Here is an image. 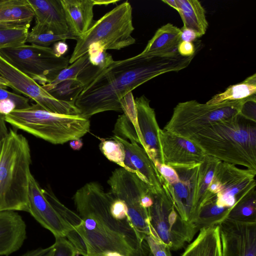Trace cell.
Here are the masks:
<instances>
[{
    "instance_id": "obj_8",
    "label": "cell",
    "mask_w": 256,
    "mask_h": 256,
    "mask_svg": "<svg viewBox=\"0 0 256 256\" xmlns=\"http://www.w3.org/2000/svg\"><path fill=\"white\" fill-rule=\"evenodd\" d=\"M0 56L42 86L53 80L69 64L68 57L58 56L52 48L34 44L1 49Z\"/></svg>"
},
{
    "instance_id": "obj_25",
    "label": "cell",
    "mask_w": 256,
    "mask_h": 256,
    "mask_svg": "<svg viewBox=\"0 0 256 256\" xmlns=\"http://www.w3.org/2000/svg\"><path fill=\"white\" fill-rule=\"evenodd\" d=\"M34 14L28 0H0V22L30 25Z\"/></svg>"
},
{
    "instance_id": "obj_57",
    "label": "cell",
    "mask_w": 256,
    "mask_h": 256,
    "mask_svg": "<svg viewBox=\"0 0 256 256\" xmlns=\"http://www.w3.org/2000/svg\"><path fill=\"white\" fill-rule=\"evenodd\" d=\"M144 256H154L150 251L149 249Z\"/></svg>"
},
{
    "instance_id": "obj_21",
    "label": "cell",
    "mask_w": 256,
    "mask_h": 256,
    "mask_svg": "<svg viewBox=\"0 0 256 256\" xmlns=\"http://www.w3.org/2000/svg\"><path fill=\"white\" fill-rule=\"evenodd\" d=\"M70 33L76 38L82 36L91 27L94 0H60Z\"/></svg>"
},
{
    "instance_id": "obj_22",
    "label": "cell",
    "mask_w": 256,
    "mask_h": 256,
    "mask_svg": "<svg viewBox=\"0 0 256 256\" xmlns=\"http://www.w3.org/2000/svg\"><path fill=\"white\" fill-rule=\"evenodd\" d=\"M180 35V28L168 23L156 32L140 53L160 55L178 53V46L181 42Z\"/></svg>"
},
{
    "instance_id": "obj_29",
    "label": "cell",
    "mask_w": 256,
    "mask_h": 256,
    "mask_svg": "<svg viewBox=\"0 0 256 256\" xmlns=\"http://www.w3.org/2000/svg\"><path fill=\"white\" fill-rule=\"evenodd\" d=\"M225 219L240 222H256V188L234 204Z\"/></svg>"
},
{
    "instance_id": "obj_39",
    "label": "cell",
    "mask_w": 256,
    "mask_h": 256,
    "mask_svg": "<svg viewBox=\"0 0 256 256\" xmlns=\"http://www.w3.org/2000/svg\"><path fill=\"white\" fill-rule=\"evenodd\" d=\"M144 241L154 256H172L170 250L159 239L152 235L146 236Z\"/></svg>"
},
{
    "instance_id": "obj_40",
    "label": "cell",
    "mask_w": 256,
    "mask_h": 256,
    "mask_svg": "<svg viewBox=\"0 0 256 256\" xmlns=\"http://www.w3.org/2000/svg\"><path fill=\"white\" fill-rule=\"evenodd\" d=\"M53 245L54 256H76L77 254L75 248L66 237H56Z\"/></svg>"
},
{
    "instance_id": "obj_58",
    "label": "cell",
    "mask_w": 256,
    "mask_h": 256,
    "mask_svg": "<svg viewBox=\"0 0 256 256\" xmlns=\"http://www.w3.org/2000/svg\"><path fill=\"white\" fill-rule=\"evenodd\" d=\"M2 142H2L0 143V154L1 150H2Z\"/></svg>"
},
{
    "instance_id": "obj_27",
    "label": "cell",
    "mask_w": 256,
    "mask_h": 256,
    "mask_svg": "<svg viewBox=\"0 0 256 256\" xmlns=\"http://www.w3.org/2000/svg\"><path fill=\"white\" fill-rule=\"evenodd\" d=\"M220 162L214 158L206 156L199 166L197 191L192 220L207 198L208 186L213 178L216 168Z\"/></svg>"
},
{
    "instance_id": "obj_53",
    "label": "cell",
    "mask_w": 256,
    "mask_h": 256,
    "mask_svg": "<svg viewBox=\"0 0 256 256\" xmlns=\"http://www.w3.org/2000/svg\"><path fill=\"white\" fill-rule=\"evenodd\" d=\"M30 26V25H24L16 23H10V22H0V28H8V27H14V26Z\"/></svg>"
},
{
    "instance_id": "obj_23",
    "label": "cell",
    "mask_w": 256,
    "mask_h": 256,
    "mask_svg": "<svg viewBox=\"0 0 256 256\" xmlns=\"http://www.w3.org/2000/svg\"><path fill=\"white\" fill-rule=\"evenodd\" d=\"M181 256H222L218 225L200 230L196 238Z\"/></svg>"
},
{
    "instance_id": "obj_15",
    "label": "cell",
    "mask_w": 256,
    "mask_h": 256,
    "mask_svg": "<svg viewBox=\"0 0 256 256\" xmlns=\"http://www.w3.org/2000/svg\"><path fill=\"white\" fill-rule=\"evenodd\" d=\"M200 164L174 168L178 182L172 185L163 184L164 192L180 216L186 222H191L193 218Z\"/></svg>"
},
{
    "instance_id": "obj_46",
    "label": "cell",
    "mask_w": 256,
    "mask_h": 256,
    "mask_svg": "<svg viewBox=\"0 0 256 256\" xmlns=\"http://www.w3.org/2000/svg\"><path fill=\"white\" fill-rule=\"evenodd\" d=\"M16 105L10 100H0V112L6 115L12 111L16 110Z\"/></svg>"
},
{
    "instance_id": "obj_55",
    "label": "cell",
    "mask_w": 256,
    "mask_h": 256,
    "mask_svg": "<svg viewBox=\"0 0 256 256\" xmlns=\"http://www.w3.org/2000/svg\"><path fill=\"white\" fill-rule=\"evenodd\" d=\"M8 87H9L8 83L4 78L0 76V88L6 89Z\"/></svg>"
},
{
    "instance_id": "obj_54",
    "label": "cell",
    "mask_w": 256,
    "mask_h": 256,
    "mask_svg": "<svg viewBox=\"0 0 256 256\" xmlns=\"http://www.w3.org/2000/svg\"><path fill=\"white\" fill-rule=\"evenodd\" d=\"M162 2L169 5L177 11L178 8L176 0H162Z\"/></svg>"
},
{
    "instance_id": "obj_28",
    "label": "cell",
    "mask_w": 256,
    "mask_h": 256,
    "mask_svg": "<svg viewBox=\"0 0 256 256\" xmlns=\"http://www.w3.org/2000/svg\"><path fill=\"white\" fill-rule=\"evenodd\" d=\"M256 92V74L248 77L243 82L229 86L225 91L213 96L206 104L214 105L226 101L244 99Z\"/></svg>"
},
{
    "instance_id": "obj_34",
    "label": "cell",
    "mask_w": 256,
    "mask_h": 256,
    "mask_svg": "<svg viewBox=\"0 0 256 256\" xmlns=\"http://www.w3.org/2000/svg\"><path fill=\"white\" fill-rule=\"evenodd\" d=\"M100 148L102 154L109 160L126 168L124 164L125 152L123 144L118 141L102 139Z\"/></svg>"
},
{
    "instance_id": "obj_20",
    "label": "cell",
    "mask_w": 256,
    "mask_h": 256,
    "mask_svg": "<svg viewBox=\"0 0 256 256\" xmlns=\"http://www.w3.org/2000/svg\"><path fill=\"white\" fill-rule=\"evenodd\" d=\"M26 224L15 211L0 212V256L18 250L26 238Z\"/></svg>"
},
{
    "instance_id": "obj_43",
    "label": "cell",
    "mask_w": 256,
    "mask_h": 256,
    "mask_svg": "<svg viewBox=\"0 0 256 256\" xmlns=\"http://www.w3.org/2000/svg\"><path fill=\"white\" fill-rule=\"evenodd\" d=\"M256 98L255 94L244 99L240 114L246 120L256 122Z\"/></svg>"
},
{
    "instance_id": "obj_30",
    "label": "cell",
    "mask_w": 256,
    "mask_h": 256,
    "mask_svg": "<svg viewBox=\"0 0 256 256\" xmlns=\"http://www.w3.org/2000/svg\"><path fill=\"white\" fill-rule=\"evenodd\" d=\"M82 89L83 84L78 78L76 80L62 81L47 92L59 100L74 104L78 96Z\"/></svg>"
},
{
    "instance_id": "obj_44",
    "label": "cell",
    "mask_w": 256,
    "mask_h": 256,
    "mask_svg": "<svg viewBox=\"0 0 256 256\" xmlns=\"http://www.w3.org/2000/svg\"><path fill=\"white\" fill-rule=\"evenodd\" d=\"M110 210L112 214L116 218L120 220H128L130 222L128 216L126 206L122 200L114 198L111 204Z\"/></svg>"
},
{
    "instance_id": "obj_19",
    "label": "cell",
    "mask_w": 256,
    "mask_h": 256,
    "mask_svg": "<svg viewBox=\"0 0 256 256\" xmlns=\"http://www.w3.org/2000/svg\"><path fill=\"white\" fill-rule=\"evenodd\" d=\"M150 102L144 95L136 98L138 124L146 146L145 151L153 162L158 160L162 163L158 133L160 128Z\"/></svg>"
},
{
    "instance_id": "obj_4",
    "label": "cell",
    "mask_w": 256,
    "mask_h": 256,
    "mask_svg": "<svg viewBox=\"0 0 256 256\" xmlns=\"http://www.w3.org/2000/svg\"><path fill=\"white\" fill-rule=\"evenodd\" d=\"M31 164L28 140L16 130L10 129L3 141L0 154V212H29Z\"/></svg>"
},
{
    "instance_id": "obj_42",
    "label": "cell",
    "mask_w": 256,
    "mask_h": 256,
    "mask_svg": "<svg viewBox=\"0 0 256 256\" xmlns=\"http://www.w3.org/2000/svg\"><path fill=\"white\" fill-rule=\"evenodd\" d=\"M0 100H10L16 105V110H23L30 106L29 99L0 88Z\"/></svg>"
},
{
    "instance_id": "obj_48",
    "label": "cell",
    "mask_w": 256,
    "mask_h": 256,
    "mask_svg": "<svg viewBox=\"0 0 256 256\" xmlns=\"http://www.w3.org/2000/svg\"><path fill=\"white\" fill-rule=\"evenodd\" d=\"M68 46L65 41H59L54 43L52 50L58 57L63 56L68 50Z\"/></svg>"
},
{
    "instance_id": "obj_14",
    "label": "cell",
    "mask_w": 256,
    "mask_h": 256,
    "mask_svg": "<svg viewBox=\"0 0 256 256\" xmlns=\"http://www.w3.org/2000/svg\"><path fill=\"white\" fill-rule=\"evenodd\" d=\"M218 225L222 256H256V222L224 219Z\"/></svg>"
},
{
    "instance_id": "obj_51",
    "label": "cell",
    "mask_w": 256,
    "mask_h": 256,
    "mask_svg": "<svg viewBox=\"0 0 256 256\" xmlns=\"http://www.w3.org/2000/svg\"><path fill=\"white\" fill-rule=\"evenodd\" d=\"M70 146L74 150H78L82 146V142L80 138L73 140L70 141Z\"/></svg>"
},
{
    "instance_id": "obj_47",
    "label": "cell",
    "mask_w": 256,
    "mask_h": 256,
    "mask_svg": "<svg viewBox=\"0 0 256 256\" xmlns=\"http://www.w3.org/2000/svg\"><path fill=\"white\" fill-rule=\"evenodd\" d=\"M181 35L180 40L188 42H192L196 38H198L197 34L193 30L182 27L180 29Z\"/></svg>"
},
{
    "instance_id": "obj_16",
    "label": "cell",
    "mask_w": 256,
    "mask_h": 256,
    "mask_svg": "<svg viewBox=\"0 0 256 256\" xmlns=\"http://www.w3.org/2000/svg\"><path fill=\"white\" fill-rule=\"evenodd\" d=\"M29 213L56 237H66L73 228L54 210L46 198L36 180L31 174L28 186Z\"/></svg>"
},
{
    "instance_id": "obj_13",
    "label": "cell",
    "mask_w": 256,
    "mask_h": 256,
    "mask_svg": "<svg viewBox=\"0 0 256 256\" xmlns=\"http://www.w3.org/2000/svg\"><path fill=\"white\" fill-rule=\"evenodd\" d=\"M162 163L172 168L200 164L207 156L192 140L164 130H158Z\"/></svg>"
},
{
    "instance_id": "obj_6",
    "label": "cell",
    "mask_w": 256,
    "mask_h": 256,
    "mask_svg": "<svg viewBox=\"0 0 256 256\" xmlns=\"http://www.w3.org/2000/svg\"><path fill=\"white\" fill-rule=\"evenodd\" d=\"M134 30L132 7L126 1L94 21L90 29L77 38L69 64L86 54L92 44L106 50H119L134 44L136 39L132 36Z\"/></svg>"
},
{
    "instance_id": "obj_36",
    "label": "cell",
    "mask_w": 256,
    "mask_h": 256,
    "mask_svg": "<svg viewBox=\"0 0 256 256\" xmlns=\"http://www.w3.org/2000/svg\"><path fill=\"white\" fill-rule=\"evenodd\" d=\"M68 39L76 40L77 38L70 33L58 35L50 32L36 34H32L29 32L26 42L42 47L48 48L52 44L62 40L65 41Z\"/></svg>"
},
{
    "instance_id": "obj_50",
    "label": "cell",
    "mask_w": 256,
    "mask_h": 256,
    "mask_svg": "<svg viewBox=\"0 0 256 256\" xmlns=\"http://www.w3.org/2000/svg\"><path fill=\"white\" fill-rule=\"evenodd\" d=\"M8 132L6 124L4 115L0 112V143L6 138Z\"/></svg>"
},
{
    "instance_id": "obj_31",
    "label": "cell",
    "mask_w": 256,
    "mask_h": 256,
    "mask_svg": "<svg viewBox=\"0 0 256 256\" xmlns=\"http://www.w3.org/2000/svg\"><path fill=\"white\" fill-rule=\"evenodd\" d=\"M30 26L0 28V50L25 44Z\"/></svg>"
},
{
    "instance_id": "obj_17",
    "label": "cell",
    "mask_w": 256,
    "mask_h": 256,
    "mask_svg": "<svg viewBox=\"0 0 256 256\" xmlns=\"http://www.w3.org/2000/svg\"><path fill=\"white\" fill-rule=\"evenodd\" d=\"M112 138L124 146L125 170L136 174L152 188L154 194L164 193V180L145 150L136 142H129L114 135Z\"/></svg>"
},
{
    "instance_id": "obj_26",
    "label": "cell",
    "mask_w": 256,
    "mask_h": 256,
    "mask_svg": "<svg viewBox=\"0 0 256 256\" xmlns=\"http://www.w3.org/2000/svg\"><path fill=\"white\" fill-rule=\"evenodd\" d=\"M216 200V196L204 202L192 220L197 231L218 225L226 218L231 208L220 206Z\"/></svg>"
},
{
    "instance_id": "obj_38",
    "label": "cell",
    "mask_w": 256,
    "mask_h": 256,
    "mask_svg": "<svg viewBox=\"0 0 256 256\" xmlns=\"http://www.w3.org/2000/svg\"><path fill=\"white\" fill-rule=\"evenodd\" d=\"M106 51L96 44L91 45L88 52L90 63L98 68H104L109 65L114 60L112 55Z\"/></svg>"
},
{
    "instance_id": "obj_35",
    "label": "cell",
    "mask_w": 256,
    "mask_h": 256,
    "mask_svg": "<svg viewBox=\"0 0 256 256\" xmlns=\"http://www.w3.org/2000/svg\"><path fill=\"white\" fill-rule=\"evenodd\" d=\"M113 132L114 136L126 140H129L131 142L141 144L136 128L124 114L118 117Z\"/></svg>"
},
{
    "instance_id": "obj_41",
    "label": "cell",
    "mask_w": 256,
    "mask_h": 256,
    "mask_svg": "<svg viewBox=\"0 0 256 256\" xmlns=\"http://www.w3.org/2000/svg\"><path fill=\"white\" fill-rule=\"evenodd\" d=\"M154 164L164 180L163 184L172 185L178 182V174L174 168L161 163L158 160H156Z\"/></svg>"
},
{
    "instance_id": "obj_56",
    "label": "cell",
    "mask_w": 256,
    "mask_h": 256,
    "mask_svg": "<svg viewBox=\"0 0 256 256\" xmlns=\"http://www.w3.org/2000/svg\"><path fill=\"white\" fill-rule=\"evenodd\" d=\"M53 245V244H52ZM54 248L53 245L52 248L44 256H54Z\"/></svg>"
},
{
    "instance_id": "obj_33",
    "label": "cell",
    "mask_w": 256,
    "mask_h": 256,
    "mask_svg": "<svg viewBox=\"0 0 256 256\" xmlns=\"http://www.w3.org/2000/svg\"><path fill=\"white\" fill-rule=\"evenodd\" d=\"M43 192L52 207L73 228L82 222L80 216L64 205L49 188L42 189Z\"/></svg>"
},
{
    "instance_id": "obj_32",
    "label": "cell",
    "mask_w": 256,
    "mask_h": 256,
    "mask_svg": "<svg viewBox=\"0 0 256 256\" xmlns=\"http://www.w3.org/2000/svg\"><path fill=\"white\" fill-rule=\"evenodd\" d=\"M90 64L88 53L81 56L66 68L62 70L50 82L42 86L46 91L58 83L67 80H76Z\"/></svg>"
},
{
    "instance_id": "obj_1",
    "label": "cell",
    "mask_w": 256,
    "mask_h": 256,
    "mask_svg": "<svg viewBox=\"0 0 256 256\" xmlns=\"http://www.w3.org/2000/svg\"><path fill=\"white\" fill-rule=\"evenodd\" d=\"M194 56L138 54L114 60L108 66L98 68L90 63L78 76L83 89L75 106L79 116L89 119L106 111H122L120 100L140 85L163 74L186 68Z\"/></svg>"
},
{
    "instance_id": "obj_37",
    "label": "cell",
    "mask_w": 256,
    "mask_h": 256,
    "mask_svg": "<svg viewBox=\"0 0 256 256\" xmlns=\"http://www.w3.org/2000/svg\"><path fill=\"white\" fill-rule=\"evenodd\" d=\"M120 104L122 111L124 112V114L130 120L136 128L141 144L142 146H144V142L138 124L135 100L132 92L127 94L121 99Z\"/></svg>"
},
{
    "instance_id": "obj_12",
    "label": "cell",
    "mask_w": 256,
    "mask_h": 256,
    "mask_svg": "<svg viewBox=\"0 0 256 256\" xmlns=\"http://www.w3.org/2000/svg\"><path fill=\"white\" fill-rule=\"evenodd\" d=\"M256 170L241 169L236 165L220 162L214 177L220 183L221 189L216 196L220 206L232 208L251 190L256 188Z\"/></svg>"
},
{
    "instance_id": "obj_5",
    "label": "cell",
    "mask_w": 256,
    "mask_h": 256,
    "mask_svg": "<svg viewBox=\"0 0 256 256\" xmlns=\"http://www.w3.org/2000/svg\"><path fill=\"white\" fill-rule=\"evenodd\" d=\"M6 122L54 144L80 138L89 132L90 120L79 115L50 112L38 104L14 110L4 116Z\"/></svg>"
},
{
    "instance_id": "obj_11",
    "label": "cell",
    "mask_w": 256,
    "mask_h": 256,
    "mask_svg": "<svg viewBox=\"0 0 256 256\" xmlns=\"http://www.w3.org/2000/svg\"><path fill=\"white\" fill-rule=\"evenodd\" d=\"M0 76L8 83L9 87L31 98L48 111L66 115L80 114L74 104L55 98L42 86L0 56Z\"/></svg>"
},
{
    "instance_id": "obj_9",
    "label": "cell",
    "mask_w": 256,
    "mask_h": 256,
    "mask_svg": "<svg viewBox=\"0 0 256 256\" xmlns=\"http://www.w3.org/2000/svg\"><path fill=\"white\" fill-rule=\"evenodd\" d=\"M107 182L112 196L125 203L132 225L144 242L152 231L148 209L142 206V198L148 193H154L152 190L136 174L122 168L114 170Z\"/></svg>"
},
{
    "instance_id": "obj_3",
    "label": "cell",
    "mask_w": 256,
    "mask_h": 256,
    "mask_svg": "<svg viewBox=\"0 0 256 256\" xmlns=\"http://www.w3.org/2000/svg\"><path fill=\"white\" fill-rule=\"evenodd\" d=\"M188 139L207 156L256 170V122L240 114L214 124Z\"/></svg>"
},
{
    "instance_id": "obj_2",
    "label": "cell",
    "mask_w": 256,
    "mask_h": 256,
    "mask_svg": "<svg viewBox=\"0 0 256 256\" xmlns=\"http://www.w3.org/2000/svg\"><path fill=\"white\" fill-rule=\"evenodd\" d=\"M72 199L82 222L66 238L83 256H144L148 250L128 220L112 214L114 199L95 182L78 189Z\"/></svg>"
},
{
    "instance_id": "obj_24",
    "label": "cell",
    "mask_w": 256,
    "mask_h": 256,
    "mask_svg": "<svg viewBox=\"0 0 256 256\" xmlns=\"http://www.w3.org/2000/svg\"><path fill=\"white\" fill-rule=\"evenodd\" d=\"M183 28L194 32L198 38L204 36L208 26L206 11L198 0H176Z\"/></svg>"
},
{
    "instance_id": "obj_18",
    "label": "cell",
    "mask_w": 256,
    "mask_h": 256,
    "mask_svg": "<svg viewBox=\"0 0 256 256\" xmlns=\"http://www.w3.org/2000/svg\"><path fill=\"white\" fill-rule=\"evenodd\" d=\"M34 14L36 24L30 32H50L56 34L70 33L60 0H28Z\"/></svg>"
},
{
    "instance_id": "obj_52",
    "label": "cell",
    "mask_w": 256,
    "mask_h": 256,
    "mask_svg": "<svg viewBox=\"0 0 256 256\" xmlns=\"http://www.w3.org/2000/svg\"><path fill=\"white\" fill-rule=\"evenodd\" d=\"M119 0H94V6L96 5H104L107 6L110 4H114Z\"/></svg>"
},
{
    "instance_id": "obj_7",
    "label": "cell",
    "mask_w": 256,
    "mask_h": 256,
    "mask_svg": "<svg viewBox=\"0 0 256 256\" xmlns=\"http://www.w3.org/2000/svg\"><path fill=\"white\" fill-rule=\"evenodd\" d=\"M244 99L214 105L196 100L178 103L164 130L189 138L204 128L240 114Z\"/></svg>"
},
{
    "instance_id": "obj_49",
    "label": "cell",
    "mask_w": 256,
    "mask_h": 256,
    "mask_svg": "<svg viewBox=\"0 0 256 256\" xmlns=\"http://www.w3.org/2000/svg\"><path fill=\"white\" fill-rule=\"evenodd\" d=\"M52 247L53 245L44 248H39L35 250L28 251L20 256H44L48 252H49L52 248Z\"/></svg>"
},
{
    "instance_id": "obj_10",
    "label": "cell",
    "mask_w": 256,
    "mask_h": 256,
    "mask_svg": "<svg viewBox=\"0 0 256 256\" xmlns=\"http://www.w3.org/2000/svg\"><path fill=\"white\" fill-rule=\"evenodd\" d=\"M151 235L170 250L181 249L198 232L191 222L184 220L165 192L154 194V203L148 208Z\"/></svg>"
},
{
    "instance_id": "obj_45",
    "label": "cell",
    "mask_w": 256,
    "mask_h": 256,
    "mask_svg": "<svg viewBox=\"0 0 256 256\" xmlns=\"http://www.w3.org/2000/svg\"><path fill=\"white\" fill-rule=\"evenodd\" d=\"M196 48L192 42L181 41L178 46V52L182 56H194Z\"/></svg>"
}]
</instances>
